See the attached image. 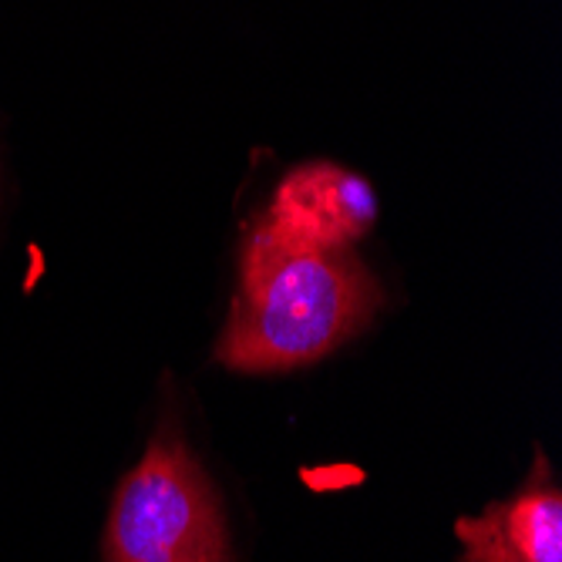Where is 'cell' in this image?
<instances>
[{"instance_id": "1", "label": "cell", "mask_w": 562, "mask_h": 562, "mask_svg": "<svg viewBox=\"0 0 562 562\" xmlns=\"http://www.w3.org/2000/svg\"><path fill=\"white\" fill-rule=\"evenodd\" d=\"M378 303L374 277L347 249L300 243L260 220L243 246L239 293L216 361L246 374L306 368L361 330Z\"/></svg>"}, {"instance_id": "2", "label": "cell", "mask_w": 562, "mask_h": 562, "mask_svg": "<svg viewBox=\"0 0 562 562\" xmlns=\"http://www.w3.org/2000/svg\"><path fill=\"white\" fill-rule=\"evenodd\" d=\"M109 562H233L220 498L176 425H162L119 485Z\"/></svg>"}, {"instance_id": "3", "label": "cell", "mask_w": 562, "mask_h": 562, "mask_svg": "<svg viewBox=\"0 0 562 562\" xmlns=\"http://www.w3.org/2000/svg\"><path fill=\"white\" fill-rule=\"evenodd\" d=\"M263 220L300 243L347 249L374 226L378 199L357 172L334 162H306L277 186Z\"/></svg>"}, {"instance_id": "4", "label": "cell", "mask_w": 562, "mask_h": 562, "mask_svg": "<svg viewBox=\"0 0 562 562\" xmlns=\"http://www.w3.org/2000/svg\"><path fill=\"white\" fill-rule=\"evenodd\" d=\"M458 562H562V495L549 482L546 454H536L532 482L505 502H492L479 519H458Z\"/></svg>"}]
</instances>
